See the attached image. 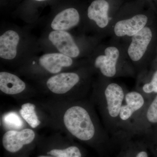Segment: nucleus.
<instances>
[{
    "mask_svg": "<svg viewBox=\"0 0 157 157\" xmlns=\"http://www.w3.org/2000/svg\"><path fill=\"white\" fill-rule=\"evenodd\" d=\"M63 120L67 128L77 139L89 141L98 137L113 146L109 133L98 128L89 111L85 107L78 105L70 107L65 113Z\"/></svg>",
    "mask_w": 157,
    "mask_h": 157,
    "instance_id": "f257e3e1",
    "label": "nucleus"
},
{
    "mask_svg": "<svg viewBox=\"0 0 157 157\" xmlns=\"http://www.w3.org/2000/svg\"><path fill=\"white\" fill-rule=\"evenodd\" d=\"M126 93L120 85L109 82L107 83L99 96V104L106 131L111 136L119 131V117Z\"/></svg>",
    "mask_w": 157,
    "mask_h": 157,
    "instance_id": "f03ea898",
    "label": "nucleus"
},
{
    "mask_svg": "<svg viewBox=\"0 0 157 157\" xmlns=\"http://www.w3.org/2000/svg\"><path fill=\"white\" fill-rule=\"evenodd\" d=\"M155 124H157V95L147 100L146 105L133 117L125 132L132 136H139Z\"/></svg>",
    "mask_w": 157,
    "mask_h": 157,
    "instance_id": "7ed1b4c3",
    "label": "nucleus"
},
{
    "mask_svg": "<svg viewBox=\"0 0 157 157\" xmlns=\"http://www.w3.org/2000/svg\"><path fill=\"white\" fill-rule=\"evenodd\" d=\"M114 147H120L117 157H149L145 144L139 137L120 131L112 136Z\"/></svg>",
    "mask_w": 157,
    "mask_h": 157,
    "instance_id": "20e7f679",
    "label": "nucleus"
},
{
    "mask_svg": "<svg viewBox=\"0 0 157 157\" xmlns=\"http://www.w3.org/2000/svg\"><path fill=\"white\" fill-rule=\"evenodd\" d=\"M147 101L143 95L137 91L126 94L119 117V132L126 131L132 119L143 109Z\"/></svg>",
    "mask_w": 157,
    "mask_h": 157,
    "instance_id": "39448f33",
    "label": "nucleus"
},
{
    "mask_svg": "<svg viewBox=\"0 0 157 157\" xmlns=\"http://www.w3.org/2000/svg\"><path fill=\"white\" fill-rule=\"evenodd\" d=\"M35 137V133L31 129H24L21 131L11 130L3 136V146L8 151L16 152L19 151L24 145L31 143Z\"/></svg>",
    "mask_w": 157,
    "mask_h": 157,
    "instance_id": "423d86ee",
    "label": "nucleus"
},
{
    "mask_svg": "<svg viewBox=\"0 0 157 157\" xmlns=\"http://www.w3.org/2000/svg\"><path fill=\"white\" fill-rule=\"evenodd\" d=\"M48 39L61 53L70 57L75 58L79 55L80 51L71 35L63 31L51 32Z\"/></svg>",
    "mask_w": 157,
    "mask_h": 157,
    "instance_id": "0eeeda50",
    "label": "nucleus"
},
{
    "mask_svg": "<svg viewBox=\"0 0 157 157\" xmlns=\"http://www.w3.org/2000/svg\"><path fill=\"white\" fill-rule=\"evenodd\" d=\"M105 54V55L100 56L96 58L95 66L100 70L103 76L111 78L117 73V64L119 57V51L116 47L111 46L106 48Z\"/></svg>",
    "mask_w": 157,
    "mask_h": 157,
    "instance_id": "6e6552de",
    "label": "nucleus"
},
{
    "mask_svg": "<svg viewBox=\"0 0 157 157\" xmlns=\"http://www.w3.org/2000/svg\"><path fill=\"white\" fill-rule=\"evenodd\" d=\"M152 34L147 27L144 28L132 36V41L128 48V54L133 61L137 62L142 58L151 41Z\"/></svg>",
    "mask_w": 157,
    "mask_h": 157,
    "instance_id": "1a4fd4ad",
    "label": "nucleus"
},
{
    "mask_svg": "<svg viewBox=\"0 0 157 157\" xmlns=\"http://www.w3.org/2000/svg\"><path fill=\"white\" fill-rule=\"evenodd\" d=\"M79 80V76L76 73H60L50 77L47 82V86L55 94H64L73 88Z\"/></svg>",
    "mask_w": 157,
    "mask_h": 157,
    "instance_id": "9d476101",
    "label": "nucleus"
},
{
    "mask_svg": "<svg viewBox=\"0 0 157 157\" xmlns=\"http://www.w3.org/2000/svg\"><path fill=\"white\" fill-rule=\"evenodd\" d=\"M147 20L146 15L140 14L129 19L118 21L114 26V33L118 37L133 36L145 27Z\"/></svg>",
    "mask_w": 157,
    "mask_h": 157,
    "instance_id": "9b49d317",
    "label": "nucleus"
},
{
    "mask_svg": "<svg viewBox=\"0 0 157 157\" xmlns=\"http://www.w3.org/2000/svg\"><path fill=\"white\" fill-rule=\"evenodd\" d=\"M39 61L42 67L52 73H58L62 68L73 64L71 57L62 53L46 54L40 58Z\"/></svg>",
    "mask_w": 157,
    "mask_h": 157,
    "instance_id": "f8f14e48",
    "label": "nucleus"
},
{
    "mask_svg": "<svg viewBox=\"0 0 157 157\" xmlns=\"http://www.w3.org/2000/svg\"><path fill=\"white\" fill-rule=\"evenodd\" d=\"M19 35L15 31H7L0 37V57L6 59H12L17 55Z\"/></svg>",
    "mask_w": 157,
    "mask_h": 157,
    "instance_id": "ddd939ff",
    "label": "nucleus"
},
{
    "mask_svg": "<svg viewBox=\"0 0 157 157\" xmlns=\"http://www.w3.org/2000/svg\"><path fill=\"white\" fill-rule=\"evenodd\" d=\"M79 15L73 8L66 9L57 14L51 24V27L55 31H63L78 24Z\"/></svg>",
    "mask_w": 157,
    "mask_h": 157,
    "instance_id": "4468645a",
    "label": "nucleus"
},
{
    "mask_svg": "<svg viewBox=\"0 0 157 157\" xmlns=\"http://www.w3.org/2000/svg\"><path fill=\"white\" fill-rule=\"evenodd\" d=\"M109 4L105 0H95L89 7L88 16L90 19L94 21L99 27L104 28L109 22Z\"/></svg>",
    "mask_w": 157,
    "mask_h": 157,
    "instance_id": "2eb2a0df",
    "label": "nucleus"
},
{
    "mask_svg": "<svg viewBox=\"0 0 157 157\" xmlns=\"http://www.w3.org/2000/svg\"><path fill=\"white\" fill-rule=\"evenodd\" d=\"M25 84L19 77L7 72L0 73V90L8 94H19L25 89Z\"/></svg>",
    "mask_w": 157,
    "mask_h": 157,
    "instance_id": "dca6fc26",
    "label": "nucleus"
},
{
    "mask_svg": "<svg viewBox=\"0 0 157 157\" xmlns=\"http://www.w3.org/2000/svg\"><path fill=\"white\" fill-rule=\"evenodd\" d=\"M20 113L32 128H36L40 124V121L36 114L34 104L31 103L23 104Z\"/></svg>",
    "mask_w": 157,
    "mask_h": 157,
    "instance_id": "f3484780",
    "label": "nucleus"
},
{
    "mask_svg": "<svg viewBox=\"0 0 157 157\" xmlns=\"http://www.w3.org/2000/svg\"><path fill=\"white\" fill-rule=\"evenodd\" d=\"M137 91L142 94L147 100L151 99V95L157 94V70L153 74L150 81L141 85Z\"/></svg>",
    "mask_w": 157,
    "mask_h": 157,
    "instance_id": "a211bd4d",
    "label": "nucleus"
},
{
    "mask_svg": "<svg viewBox=\"0 0 157 157\" xmlns=\"http://www.w3.org/2000/svg\"><path fill=\"white\" fill-rule=\"evenodd\" d=\"M4 124L9 128L19 129L23 126V121L15 112L6 113L3 117Z\"/></svg>",
    "mask_w": 157,
    "mask_h": 157,
    "instance_id": "6ab92c4d",
    "label": "nucleus"
},
{
    "mask_svg": "<svg viewBox=\"0 0 157 157\" xmlns=\"http://www.w3.org/2000/svg\"><path fill=\"white\" fill-rule=\"evenodd\" d=\"M47 154L56 157H82V153L77 147L71 146L63 150L53 149Z\"/></svg>",
    "mask_w": 157,
    "mask_h": 157,
    "instance_id": "aec40b11",
    "label": "nucleus"
},
{
    "mask_svg": "<svg viewBox=\"0 0 157 157\" xmlns=\"http://www.w3.org/2000/svg\"><path fill=\"white\" fill-rule=\"evenodd\" d=\"M36 1H45V0H36Z\"/></svg>",
    "mask_w": 157,
    "mask_h": 157,
    "instance_id": "412c9836",
    "label": "nucleus"
},
{
    "mask_svg": "<svg viewBox=\"0 0 157 157\" xmlns=\"http://www.w3.org/2000/svg\"></svg>",
    "mask_w": 157,
    "mask_h": 157,
    "instance_id": "4be33fe9",
    "label": "nucleus"
}]
</instances>
